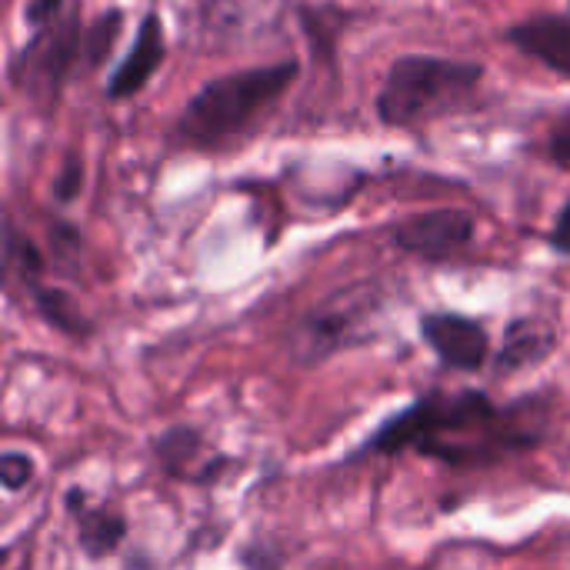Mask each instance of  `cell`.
I'll use <instances>...</instances> for the list:
<instances>
[{
	"mask_svg": "<svg viewBox=\"0 0 570 570\" xmlns=\"http://www.w3.org/2000/svg\"><path fill=\"white\" fill-rule=\"evenodd\" d=\"M538 441L534 428L521 424L518 411L491 404L484 394H431L397 417H391L371 441L367 451L397 454L417 451L444 464H494L504 454L531 448Z\"/></svg>",
	"mask_w": 570,
	"mask_h": 570,
	"instance_id": "6da1fadb",
	"label": "cell"
},
{
	"mask_svg": "<svg viewBox=\"0 0 570 570\" xmlns=\"http://www.w3.org/2000/svg\"><path fill=\"white\" fill-rule=\"evenodd\" d=\"M297 60L261 63L204 83L177 117V140L187 147H224L247 134L297 80Z\"/></svg>",
	"mask_w": 570,
	"mask_h": 570,
	"instance_id": "7a4b0ae2",
	"label": "cell"
},
{
	"mask_svg": "<svg viewBox=\"0 0 570 570\" xmlns=\"http://www.w3.org/2000/svg\"><path fill=\"white\" fill-rule=\"evenodd\" d=\"M484 67L474 60L404 53L397 57L377 90V117L387 127L417 130L441 117H451L478 97Z\"/></svg>",
	"mask_w": 570,
	"mask_h": 570,
	"instance_id": "3957f363",
	"label": "cell"
},
{
	"mask_svg": "<svg viewBox=\"0 0 570 570\" xmlns=\"http://www.w3.org/2000/svg\"><path fill=\"white\" fill-rule=\"evenodd\" d=\"M83 33L80 10H67L53 23L33 33V40L20 50V67L13 70V80L37 97L40 104H50L60 97V87L67 83L77 60H83Z\"/></svg>",
	"mask_w": 570,
	"mask_h": 570,
	"instance_id": "277c9868",
	"label": "cell"
},
{
	"mask_svg": "<svg viewBox=\"0 0 570 570\" xmlns=\"http://www.w3.org/2000/svg\"><path fill=\"white\" fill-rule=\"evenodd\" d=\"M474 217L468 210L458 207H441V210H428L417 217H407L397 227V247L428 261H448L458 250H464L474 240Z\"/></svg>",
	"mask_w": 570,
	"mask_h": 570,
	"instance_id": "5b68a950",
	"label": "cell"
},
{
	"mask_svg": "<svg viewBox=\"0 0 570 570\" xmlns=\"http://www.w3.org/2000/svg\"><path fill=\"white\" fill-rule=\"evenodd\" d=\"M421 334L454 371H478L488 361V331L464 314H428Z\"/></svg>",
	"mask_w": 570,
	"mask_h": 570,
	"instance_id": "8992f818",
	"label": "cell"
},
{
	"mask_svg": "<svg viewBox=\"0 0 570 570\" xmlns=\"http://www.w3.org/2000/svg\"><path fill=\"white\" fill-rule=\"evenodd\" d=\"M167 43H164V23L157 13H147L137 27V37L127 50V57L120 60V67L114 70L110 83H107V97L110 100H127L134 94H140L147 87V80L154 77V70L164 63Z\"/></svg>",
	"mask_w": 570,
	"mask_h": 570,
	"instance_id": "52a82bcc",
	"label": "cell"
},
{
	"mask_svg": "<svg viewBox=\"0 0 570 570\" xmlns=\"http://www.w3.org/2000/svg\"><path fill=\"white\" fill-rule=\"evenodd\" d=\"M508 40L521 53L544 63L548 70L570 77V17H561V13L528 17L508 30Z\"/></svg>",
	"mask_w": 570,
	"mask_h": 570,
	"instance_id": "ba28073f",
	"label": "cell"
},
{
	"mask_svg": "<svg viewBox=\"0 0 570 570\" xmlns=\"http://www.w3.org/2000/svg\"><path fill=\"white\" fill-rule=\"evenodd\" d=\"M154 448H157L160 464H164L170 474L184 478V481H210L214 471L220 468V464H217L220 458L200 441V434L184 431V428H174V431L160 434Z\"/></svg>",
	"mask_w": 570,
	"mask_h": 570,
	"instance_id": "9c48e42d",
	"label": "cell"
},
{
	"mask_svg": "<svg viewBox=\"0 0 570 570\" xmlns=\"http://www.w3.org/2000/svg\"><path fill=\"white\" fill-rule=\"evenodd\" d=\"M77 534H80V548H83L87 558H107L124 541L127 524H124L120 514H114L107 508H83V498H80Z\"/></svg>",
	"mask_w": 570,
	"mask_h": 570,
	"instance_id": "30bf717a",
	"label": "cell"
},
{
	"mask_svg": "<svg viewBox=\"0 0 570 570\" xmlns=\"http://www.w3.org/2000/svg\"><path fill=\"white\" fill-rule=\"evenodd\" d=\"M551 344H554L551 331L521 321V324H514L511 334H508V347H504V354H501V367H524V364H534V361H541V357L551 351Z\"/></svg>",
	"mask_w": 570,
	"mask_h": 570,
	"instance_id": "8fae6325",
	"label": "cell"
},
{
	"mask_svg": "<svg viewBox=\"0 0 570 570\" xmlns=\"http://www.w3.org/2000/svg\"><path fill=\"white\" fill-rule=\"evenodd\" d=\"M33 301H37V311L63 334H87L90 324L83 321V314L77 311V304L60 294V291H50V287H33Z\"/></svg>",
	"mask_w": 570,
	"mask_h": 570,
	"instance_id": "7c38bea8",
	"label": "cell"
},
{
	"mask_svg": "<svg viewBox=\"0 0 570 570\" xmlns=\"http://www.w3.org/2000/svg\"><path fill=\"white\" fill-rule=\"evenodd\" d=\"M120 20H124V13L110 10V13L97 17L87 27V33H83V60H87V67H97L100 60L110 57V47H114V40L120 33Z\"/></svg>",
	"mask_w": 570,
	"mask_h": 570,
	"instance_id": "4fadbf2b",
	"label": "cell"
},
{
	"mask_svg": "<svg viewBox=\"0 0 570 570\" xmlns=\"http://www.w3.org/2000/svg\"><path fill=\"white\" fill-rule=\"evenodd\" d=\"M30 478H33V461L27 454L10 451V454L0 458V481H3L7 491H20Z\"/></svg>",
	"mask_w": 570,
	"mask_h": 570,
	"instance_id": "5bb4252c",
	"label": "cell"
},
{
	"mask_svg": "<svg viewBox=\"0 0 570 570\" xmlns=\"http://www.w3.org/2000/svg\"><path fill=\"white\" fill-rule=\"evenodd\" d=\"M63 10V0H27L23 3V20L33 30H43L47 23H53Z\"/></svg>",
	"mask_w": 570,
	"mask_h": 570,
	"instance_id": "9a60e30c",
	"label": "cell"
},
{
	"mask_svg": "<svg viewBox=\"0 0 570 570\" xmlns=\"http://www.w3.org/2000/svg\"><path fill=\"white\" fill-rule=\"evenodd\" d=\"M80 180H83V167L77 160H67L63 170H60V177H57V184H53V194L60 200H73L77 190H80Z\"/></svg>",
	"mask_w": 570,
	"mask_h": 570,
	"instance_id": "2e32d148",
	"label": "cell"
},
{
	"mask_svg": "<svg viewBox=\"0 0 570 570\" xmlns=\"http://www.w3.org/2000/svg\"><path fill=\"white\" fill-rule=\"evenodd\" d=\"M548 154L561 164V167H570V114L561 117V124L554 127L551 140H548Z\"/></svg>",
	"mask_w": 570,
	"mask_h": 570,
	"instance_id": "e0dca14e",
	"label": "cell"
},
{
	"mask_svg": "<svg viewBox=\"0 0 570 570\" xmlns=\"http://www.w3.org/2000/svg\"><path fill=\"white\" fill-rule=\"evenodd\" d=\"M551 244H554V250H561V254H570V200L561 207V214H558V220H554V230H551Z\"/></svg>",
	"mask_w": 570,
	"mask_h": 570,
	"instance_id": "ac0fdd59",
	"label": "cell"
}]
</instances>
